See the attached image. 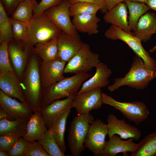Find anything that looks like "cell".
<instances>
[{
    "mask_svg": "<svg viewBox=\"0 0 156 156\" xmlns=\"http://www.w3.org/2000/svg\"><path fill=\"white\" fill-rule=\"evenodd\" d=\"M131 156H156V131L146 136L138 143Z\"/></svg>",
    "mask_w": 156,
    "mask_h": 156,
    "instance_id": "29",
    "label": "cell"
},
{
    "mask_svg": "<svg viewBox=\"0 0 156 156\" xmlns=\"http://www.w3.org/2000/svg\"><path fill=\"white\" fill-rule=\"evenodd\" d=\"M101 88H98L88 91L77 93L72 102L78 114H86L92 110L99 109L103 103Z\"/></svg>",
    "mask_w": 156,
    "mask_h": 156,
    "instance_id": "12",
    "label": "cell"
},
{
    "mask_svg": "<svg viewBox=\"0 0 156 156\" xmlns=\"http://www.w3.org/2000/svg\"><path fill=\"white\" fill-rule=\"evenodd\" d=\"M64 0H41L34 9L33 16H36L44 12L47 9L57 5Z\"/></svg>",
    "mask_w": 156,
    "mask_h": 156,
    "instance_id": "39",
    "label": "cell"
},
{
    "mask_svg": "<svg viewBox=\"0 0 156 156\" xmlns=\"http://www.w3.org/2000/svg\"><path fill=\"white\" fill-rule=\"evenodd\" d=\"M27 41L32 46L57 38L63 31L43 12L29 21Z\"/></svg>",
    "mask_w": 156,
    "mask_h": 156,
    "instance_id": "5",
    "label": "cell"
},
{
    "mask_svg": "<svg viewBox=\"0 0 156 156\" xmlns=\"http://www.w3.org/2000/svg\"><path fill=\"white\" fill-rule=\"evenodd\" d=\"M75 96L67 97L63 100H56L40 108V112L47 129L51 127L64 112L73 108L72 102Z\"/></svg>",
    "mask_w": 156,
    "mask_h": 156,
    "instance_id": "17",
    "label": "cell"
},
{
    "mask_svg": "<svg viewBox=\"0 0 156 156\" xmlns=\"http://www.w3.org/2000/svg\"><path fill=\"white\" fill-rule=\"evenodd\" d=\"M129 12L128 24L129 29L134 31L140 17L149 10L145 3L133 2L128 0L125 1Z\"/></svg>",
    "mask_w": 156,
    "mask_h": 156,
    "instance_id": "28",
    "label": "cell"
},
{
    "mask_svg": "<svg viewBox=\"0 0 156 156\" xmlns=\"http://www.w3.org/2000/svg\"><path fill=\"white\" fill-rule=\"evenodd\" d=\"M91 76L88 73L76 74L43 89L41 108L56 100L75 96L83 82Z\"/></svg>",
    "mask_w": 156,
    "mask_h": 156,
    "instance_id": "3",
    "label": "cell"
},
{
    "mask_svg": "<svg viewBox=\"0 0 156 156\" xmlns=\"http://www.w3.org/2000/svg\"><path fill=\"white\" fill-rule=\"evenodd\" d=\"M96 14L81 15L73 17L72 22L77 31L89 35L97 34L99 32L98 23L100 19Z\"/></svg>",
    "mask_w": 156,
    "mask_h": 156,
    "instance_id": "24",
    "label": "cell"
},
{
    "mask_svg": "<svg viewBox=\"0 0 156 156\" xmlns=\"http://www.w3.org/2000/svg\"><path fill=\"white\" fill-rule=\"evenodd\" d=\"M70 109H69L64 112L50 128L54 140L62 152L64 153L66 149L64 134L67 120L71 112Z\"/></svg>",
    "mask_w": 156,
    "mask_h": 156,
    "instance_id": "26",
    "label": "cell"
},
{
    "mask_svg": "<svg viewBox=\"0 0 156 156\" xmlns=\"http://www.w3.org/2000/svg\"><path fill=\"white\" fill-rule=\"evenodd\" d=\"M51 156H65L53 136L51 129H48L42 137L38 141Z\"/></svg>",
    "mask_w": 156,
    "mask_h": 156,
    "instance_id": "32",
    "label": "cell"
},
{
    "mask_svg": "<svg viewBox=\"0 0 156 156\" xmlns=\"http://www.w3.org/2000/svg\"><path fill=\"white\" fill-rule=\"evenodd\" d=\"M108 134L107 124L101 119L94 120L91 123L84 145L95 156H103V151Z\"/></svg>",
    "mask_w": 156,
    "mask_h": 156,
    "instance_id": "10",
    "label": "cell"
},
{
    "mask_svg": "<svg viewBox=\"0 0 156 156\" xmlns=\"http://www.w3.org/2000/svg\"><path fill=\"white\" fill-rule=\"evenodd\" d=\"M107 122L109 138L117 134L122 139L133 138L138 141L141 137V131L136 127L127 123L124 119H119L113 114L108 115Z\"/></svg>",
    "mask_w": 156,
    "mask_h": 156,
    "instance_id": "14",
    "label": "cell"
},
{
    "mask_svg": "<svg viewBox=\"0 0 156 156\" xmlns=\"http://www.w3.org/2000/svg\"><path fill=\"white\" fill-rule=\"evenodd\" d=\"M149 9L156 11V0H147L146 3Z\"/></svg>",
    "mask_w": 156,
    "mask_h": 156,
    "instance_id": "44",
    "label": "cell"
},
{
    "mask_svg": "<svg viewBox=\"0 0 156 156\" xmlns=\"http://www.w3.org/2000/svg\"><path fill=\"white\" fill-rule=\"evenodd\" d=\"M29 120L15 119L0 120V135H13L23 137L26 134Z\"/></svg>",
    "mask_w": 156,
    "mask_h": 156,
    "instance_id": "25",
    "label": "cell"
},
{
    "mask_svg": "<svg viewBox=\"0 0 156 156\" xmlns=\"http://www.w3.org/2000/svg\"><path fill=\"white\" fill-rule=\"evenodd\" d=\"M101 8L99 5L91 3L78 2L70 3L69 11L70 16L81 15L96 14Z\"/></svg>",
    "mask_w": 156,
    "mask_h": 156,
    "instance_id": "33",
    "label": "cell"
},
{
    "mask_svg": "<svg viewBox=\"0 0 156 156\" xmlns=\"http://www.w3.org/2000/svg\"><path fill=\"white\" fill-rule=\"evenodd\" d=\"M20 79L14 72H9L0 75V90L9 97L17 98L22 102H26L22 83Z\"/></svg>",
    "mask_w": 156,
    "mask_h": 156,
    "instance_id": "18",
    "label": "cell"
},
{
    "mask_svg": "<svg viewBox=\"0 0 156 156\" xmlns=\"http://www.w3.org/2000/svg\"><path fill=\"white\" fill-rule=\"evenodd\" d=\"M105 36L107 38L111 40H120L124 42L136 55L143 60L148 69L156 71V61L151 57L149 53L144 49L141 40L133 34L126 32L116 26L111 25L105 31Z\"/></svg>",
    "mask_w": 156,
    "mask_h": 156,
    "instance_id": "6",
    "label": "cell"
},
{
    "mask_svg": "<svg viewBox=\"0 0 156 156\" xmlns=\"http://www.w3.org/2000/svg\"><path fill=\"white\" fill-rule=\"evenodd\" d=\"M133 33L142 41L146 42L156 32V14L147 12L139 19Z\"/></svg>",
    "mask_w": 156,
    "mask_h": 156,
    "instance_id": "21",
    "label": "cell"
},
{
    "mask_svg": "<svg viewBox=\"0 0 156 156\" xmlns=\"http://www.w3.org/2000/svg\"><path fill=\"white\" fill-rule=\"evenodd\" d=\"M133 138L123 140L120 136L114 134L106 141L103 151V156H115L118 153H123V155L128 156V152L131 153L136 150L138 143L133 142Z\"/></svg>",
    "mask_w": 156,
    "mask_h": 156,
    "instance_id": "19",
    "label": "cell"
},
{
    "mask_svg": "<svg viewBox=\"0 0 156 156\" xmlns=\"http://www.w3.org/2000/svg\"><path fill=\"white\" fill-rule=\"evenodd\" d=\"M0 156H9L7 153L5 151L0 150Z\"/></svg>",
    "mask_w": 156,
    "mask_h": 156,
    "instance_id": "45",
    "label": "cell"
},
{
    "mask_svg": "<svg viewBox=\"0 0 156 156\" xmlns=\"http://www.w3.org/2000/svg\"><path fill=\"white\" fill-rule=\"evenodd\" d=\"M29 142L21 137L13 147L7 152L9 156H25Z\"/></svg>",
    "mask_w": 156,
    "mask_h": 156,
    "instance_id": "36",
    "label": "cell"
},
{
    "mask_svg": "<svg viewBox=\"0 0 156 156\" xmlns=\"http://www.w3.org/2000/svg\"><path fill=\"white\" fill-rule=\"evenodd\" d=\"M25 0H0L8 14H12L17 6Z\"/></svg>",
    "mask_w": 156,
    "mask_h": 156,
    "instance_id": "40",
    "label": "cell"
},
{
    "mask_svg": "<svg viewBox=\"0 0 156 156\" xmlns=\"http://www.w3.org/2000/svg\"><path fill=\"white\" fill-rule=\"evenodd\" d=\"M156 50V45L154 46L153 47L151 48L149 50V52L151 53L153 52Z\"/></svg>",
    "mask_w": 156,
    "mask_h": 156,
    "instance_id": "47",
    "label": "cell"
},
{
    "mask_svg": "<svg viewBox=\"0 0 156 156\" xmlns=\"http://www.w3.org/2000/svg\"><path fill=\"white\" fill-rule=\"evenodd\" d=\"M70 3L68 0L50 8L44 13L63 32L77 35V31L70 19L69 8Z\"/></svg>",
    "mask_w": 156,
    "mask_h": 156,
    "instance_id": "11",
    "label": "cell"
},
{
    "mask_svg": "<svg viewBox=\"0 0 156 156\" xmlns=\"http://www.w3.org/2000/svg\"><path fill=\"white\" fill-rule=\"evenodd\" d=\"M0 108L6 112L13 119L29 120L33 111L26 102H19L0 90Z\"/></svg>",
    "mask_w": 156,
    "mask_h": 156,
    "instance_id": "15",
    "label": "cell"
},
{
    "mask_svg": "<svg viewBox=\"0 0 156 156\" xmlns=\"http://www.w3.org/2000/svg\"><path fill=\"white\" fill-rule=\"evenodd\" d=\"M125 0H105V5L108 11L111 10L118 4Z\"/></svg>",
    "mask_w": 156,
    "mask_h": 156,
    "instance_id": "42",
    "label": "cell"
},
{
    "mask_svg": "<svg viewBox=\"0 0 156 156\" xmlns=\"http://www.w3.org/2000/svg\"><path fill=\"white\" fill-rule=\"evenodd\" d=\"M102 98L103 103L118 110L124 117L137 125L145 121L149 115V110L142 102H120L104 93H102Z\"/></svg>",
    "mask_w": 156,
    "mask_h": 156,
    "instance_id": "7",
    "label": "cell"
},
{
    "mask_svg": "<svg viewBox=\"0 0 156 156\" xmlns=\"http://www.w3.org/2000/svg\"><path fill=\"white\" fill-rule=\"evenodd\" d=\"M57 39L59 57L66 62L77 53L83 43L78 34L73 35L63 31Z\"/></svg>",
    "mask_w": 156,
    "mask_h": 156,
    "instance_id": "16",
    "label": "cell"
},
{
    "mask_svg": "<svg viewBox=\"0 0 156 156\" xmlns=\"http://www.w3.org/2000/svg\"><path fill=\"white\" fill-rule=\"evenodd\" d=\"M66 63L59 57L53 60L42 61L40 71L42 89L65 77L63 74Z\"/></svg>",
    "mask_w": 156,
    "mask_h": 156,
    "instance_id": "13",
    "label": "cell"
},
{
    "mask_svg": "<svg viewBox=\"0 0 156 156\" xmlns=\"http://www.w3.org/2000/svg\"><path fill=\"white\" fill-rule=\"evenodd\" d=\"M38 3L36 0H25L21 3L12 14L11 18L29 22L33 17V12Z\"/></svg>",
    "mask_w": 156,
    "mask_h": 156,
    "instance_id": "30",
    "label": "cell"
},
{
    "mask_svg": "<svg viewBox=\"0 0 156 156\" xmlns=\"http://www.w3.org/2000/svg\"><path fill=\"white\" fill-rule=\"evenodd\" d=\"M3 119L14 120L5 111L0 108V120Z\"/></svg>",
    "mask_w": 156,
    "mask_h": 156,
    "instance_id": "43",
    "label": "cell"
},
{
    "mask_svg": "<svg viewBox=\"0 0 156 156\" xmlns=\"http://www.w3.org/2000/svg\"><path fill=\"white\" fill-rule=\"evenodd\" d=\"M38 57L33 49L21 79L26 101L33 113L40 111L42 90Z\"/></svg>",
    "mask_w": 156,
    "mask_h": 156,
    "instance_id": "1",
    "label": "cell"
},
{
    "mask_svg": "<svg viewBox=\"0 0 156 156\" xmlns=\"http://www.w3.org/2000/svg\"><path fill=\"white\" fill-rule=\"evenodd\" d=\"M57 38L45 42L38 43L34 46L33 51L42 61L51 60L59 57Z\"/></svg>",
    "mask_w": 156,
    "mask_h": 156,
    "instance_id": "27",
    "label": "cell"
},
{
    "mask_svg": "<svg viewBox=\"0 0 156 156\" xmlns=\"http://www.w3.org/2000/svg\"><path fill=\"white\" fill-rule=\"evenodd\" d=\"M25 156H51L38 141L29 142Z\"/></svg>",
    "mask_w": 156,
    "mask_h": 156,
    "instance_id": "37",
    "label": "cell"
},
{
    "mask_svg": "<svg viewBox=\"0 0 156 156\" xmlns=\"http://www.w3.org/2000/svg\"><path fill=\"white\" fill-rule=\"evenodd\" d=\"M13 39L10 18L0 1V42H8Z\"/></svg>",
    "mask_w": 156,
    "mask_h": 156,
    "instance_id": "31",
    "label": "cell"
},
{
    "mask_svg": "<svg viewBox=\"0 0 156 156\" xmlns=\"http://www.w3.org/2000/svg\"><path fill=\"white\" fill-rule=\"evenodd\" d=\"M127 7L125 3H120L106 12L103 16L104 21L116 26L124 31L133 34L129 29Z\"/></svg>",
    "mask_w": 156,
    "mask_h": 156,
    "instance_id": "22",
    "label": "cell"
},
{
    "mask_svg": "<svg viewBox=\"0 0 156 156\" xmlns=\"http://www.w3.org/2000/svg\"><path fill=\"white\" fill-rule=\"evenodd\" d=\"M33 47L26 40L13 39L8 42L10 61L15 73L20 79L25 71Z\"/></svg>",
    "mask_w": 156,
    "mask_h": 156,
    "instance_id": "9",
    "label": "cell"
},
{
    "mask_svg": "<svg viewBox=\"0 0 156 156\" xmlns=\"http://www.w3.org/2000/svg\"><path fill=\"white\" fill-rule=\"evenodd\" d=\"M47 129L40 111L33 113L28 121L27 132L23 138L29 142L38 141L42 137Z\"/></svg>",
    "mask_w": 156,
    "mask_h": 156,
    "instance_id": "23",
    "label": "cell"
},
{
    "mask_svg": "<svg viewBox=\"0 0 156 156\" xmlns=\"http://www.w3.org/2000/svg\"><path fill=\"white\" fill-rule=\"evenodd\" d=\"M70 3L78 2H83L97 4L101 8V10L104 13L107 11L106 7L105 0H68Z\"/></svg>",
    "mask_w": 156,
    "mask_h": 156,
    "instance_id": "41",
    "label": "cell"
},
{
    "mask_svg": "<svg viewBox=\"0 0 156 156\" xmlns=\"http://www.w3.org/2000/svg\"><path fill=\"white\" fill-rule=\"evenodd\" d=\"M94 120V117L89 113L78 114L71 121L68 130L67 141L73 156H80L85 150V139L90 124Z\"/></svg>",
    "mask_w": 156,
    "mask_h": 156,
    "instance_id": "4",
    "label": "cell"
},
{
    "mask_svg": "<svg viewBox=\"0 0 156 156\" xmlns=\"http://www.w3.org/2000/svg\"><path fill=\"white\" fill-rule=\"evenodd\" d=\"M95 68L96 72L94 75L83 82L77 93L88 91L98 88L105 87L109 84L108 78L111 75L112 71L107 65L100 62Z\"/></svg>",
    "mask_w": 156,
    "mask_h": 156,
    "instance_id": "20",
    "label": "cell"
},
{
    "mask_svg": "<svg viewBox=\"0 0 156 156\" xmlns=\"http://www.w3.org/2000/svg\"><path fill=\"white\" fill-rule=\"evenodd\" d=\"M13 39L17 40H27L29 30V22L14 19L10 18Z\"/></svg>",
    "mask_w": 156,
    "mask_h": 156,
    "instance_id": "34",
    "label": "cell"
},
{
    "mask_svg": "<svg viewBox=\"0 0 156 156\" xmlns=\"http://www.w3.org/2000/svg\"><path fill=\"white\" fill-rule=\"evenodd\" d=\"M156 77V71L148 69L143 60L136 55L133 57L129 71L122 78L114 79V83L108 86V90L113 92L120 87L127 86L138 90L146 87L150 81Z\"/></svg>",
    "mask_w": 156,
    "mask_h": 156,
    "instance_id": "2",
    "label": "cell"
},
{
    "mask_svg": "<svg viewBox=\"0 0 156 156\" xmlns=\"http://www.w3.org/2000/svg\"><path fill=\"white\" fill-rule=\"evenodd\" d=\"M128 0L131 1H132V2L140 3H144L145 4L147 0Z\"/></svg>",
    "mask_w": 156,
    "mask_h": 156,
    "instance_id": "46",
    "label": "cell"
},
{
    "mask_svg": "<svg viewBox=\"0 0 156 156\" xmlns=\"http://www.w3.org/2000/svg\"><path fill=\"white\" fill-rule=\"evenodd\" d=\"M0 44V75L9 72H14L9 56L8 49V42H3Z\"/></svg>",
    "mask_w": 156,
    "mask_h": 156,
    "instance_id": "35",
    "label": "cell"
},
{
    "mask_svg": "<svg viewBox=\"0 0 156 156\" xmlns=\"http://www.w3.org/2000/svg\"><path fill=\"white\" fill-rule=\"evenodd\" d=\"M13 135H2L0 136V150L6 152L11 149L21 138Z\"/></svg>",
    "mask_w": 156,
    "mask_h": 156,
    "instance_id": "38",
    "label": "cell"
},
{
    "mask_svg": "<svg viewBox=\"0 0 156 156\" xmlns=\"http://www.w3.org/2000/svg\"><path fill=\"white\" fill-rule=\"evenodd\" d=\"M99 57V54L92 51L88 44L83 43L79 51L68 62L64 73H87L100 62Z\"/></svg>",
    "mask_w": 156,
    "mask_h": 156,
    "instance_id": "8",
    "label": "cell"
}]
</instances>
